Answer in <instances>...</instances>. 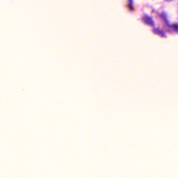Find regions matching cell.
<instances>
[{"instance_id": "obj_1", "label": "cell", "mask_w": 178, "mask_h": 178, "mask_svg": "<svg viewBox=\"0 0 178 178\" xmlns=\"http://www.w3.org/2000/svg\"><path fill=\"white\" fill-rule=\"evenodd\" d=\"M143 19L144 21L148 25H154V21H153V19L151 18V17H149V16H145L143 17Z\"/></svg>"}, {"instance_id": "obj_2", "label": "cell", "mask_w": 178, "mask_h": 178, "mask_svg": "<svg viewBox=\"0 0 178 178\" xmlns=\"http://www.w3.org/2000/svg\"><path fill=\"white\" fill-rule=\"evenodd\" d=\"M156 33H157V34H160L161 36L164 35V33H163V32H162V31H160V30H156Z\"/></svg>"}]
</instances>
